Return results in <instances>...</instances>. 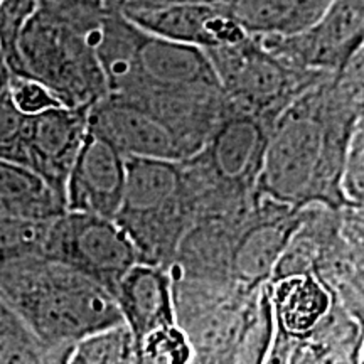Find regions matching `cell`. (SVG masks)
<instances>
[{
  "mask_svg": "<svg viewBox=\"0 0 364 364\" xmlns=\"http://www.w3.org/2000/svg\"><path fill=\"white\" fill-rule=\"evenodd\" d=\"M364 113V49L295 98L273 122L257 194L294 209L348 208L346 152Z\"/></svg>",
  "mask_w": 364,
  "mask_h": 364,
  "instance_id": "cell-1",
  "label": "cell"
},
{
  "mask_svg": "<svg viewBox=\"0 0 364 364\" xmlns=\"http://www.w3.org/2000/svg\"><path fill=\"white\" fill-rule=\"evenodd\" d=\"M0 299L46 351L124 324L117 300L105 287L39 255L0 262Z\"/></svg>",
  "mask_w": 364,
  "mask_h": 364,
  "instance_id": "cell-2",
  "label": "cell"
},
{
  "mask_svg": "<svg viewBox=\"0 0 364 364\" xmlns=\"http://www.w3.org/2000/svg\"><path fill=\"white\" fill-rule=\"evenodd\" d=\"M103 17L75 21L38 7L17 43V76L43 83L63 107H95L110 93L97 54Z\"/></svg>",
  "mask_w": 364,
  "mask_h": 364,
  "instance_id": "cell-3",
  "label": "cell"
},
{
  "mask_svg": "<svg viewBox=\"0 0 364 364\" xmlns=\"http://www.w3.org/2000/svg\"><path fill=\"white\" fill-rule=\"evenodd\" d=\"M204 53L230 110L260 118L270 125L304 91L329 76L290 66L253 36Z\"/></svg>",
  "mask_w": 364,
  "mask_h": 364,
  "instance_id": "cell-4",
  "label": "cell"
},
{
  "mask_svg": "<svg viewBox=\"0 0 364 364\" xmlns=\"http://www.w3.org/2000/svg\"><path fill=\"white\" fill-rule=\"evenodd\" d=\"M41 257L80 272L112 295L122 277L139 263L134 243L115 220L73 211L49 220Z\"/></svg>",
  "mask_w": 364,
  "mask_h": 364,
  "instance_id": "cell-5",
  "label": "cell"
},
{
  "mask_svg": "<svg viewBox=\"0 0 364 364\" xmlns=\"http://www.w3.org/2000/svg\"><path fill=\"white\" fill-rule=\"evenodd\" d=\"M260 39L290 66L334 75L363 51L364 0H332L321 19L302 33Z\"/></svg>",
  "mask_w": 364,
  "mask_h": 364,
  "instance_id": "cell-6",
  "label": "cell"
},
{
  "mask_svg": "<svg viewBox=\"0 0 364 364\" xmlns=\"http://www.w3.org/2000/svg\"><path fill=\"white\" fill-rule=\"evenodd\" d=\"M300 223V211L257 194L253 215L231 250V280L245 290L268 284Z\"/></svg>",
  "mask_w": 364,
  "mask_h": 364,
  "instance_id": "cell-7",
  "label": "cell"
},
{
  "mask_svg": "<svg viewBox=\"0 0 364 364\" xmlns=\"http://www.w3.org/2000/svg\"><path fill=\"white\" fill-rule=\"evenodd\" d=\"M90 108L56 107L26 117L24 167L65 203V188L86 132Z\"/></svg>",
  "mask_w": 364,
  "mask_h": 364,
  "instance_id": "cell-8",
  "label": "cell"
},
{
  "mask_svg": "<svg viewBox=\"0 0 364 364\" xmlns=\"http://www.w3.org/2000/svg\"><path fill=\"white\" fill-rule=\"evenodd\" d=\"M272 125L243 113L230 112L196 157L226 188L252 194L257 191Z\"/></svg>",
  "mask_w": 364,
  "mask_h": 364,
  "instance_id": "cell-9",
  "label": "cell"
},
{
  "mask_svg": "<svg viewBox=\"0 0 364 364\" xmlns=\"http://www.w3.org/2000/svg\"><path fill=\"white\" fill-rule=\"evenodd\" d=\"M118 12L147 34L196 46L203 51L236 44L247 38L240 26L228 16L221 0L215 4L127 7Z\"/></svg>",
  "mask_w": 364,
  "mask_h": 364,
  "instance_id": "cell-10",
  "label": "cell"
},
{
  "mask_svg": "<svg viewBox=\"0 0 364 364\" xmlns=\"http://www.w3.org/2000/svg\"><path fill=\"white\" fill-rule=\"evenodd\" d=\"M124 188L125 157L88 130L66 181V211L115 220Z\"/></svg>",
  "mask_w": 364,
  "mask_h": 364,
  "instance_id": "cell-11",
  "label": "cell"
},
{
  "mask_svg": "<svg viewBox=\"0 0 364 364\" xmlns=\"http://www.w3.org/2000/svg\"><path fill=\"white\" fill-rule=\"evenodd\" d=\"M88 130L125 159L184 161L166 127L136 105L112 95L90 108Z\"/></svg>",
  "mask_w": 364,
  "mask_h": 364,
  "instance_id": "cell-12",
  "label": "cell"
},
{
  "mask_svg": "<svg viewBox=\"0 0 364 364\" xmlns=\"http://www.w3.org/2000/svg\"><path fill=\"white\" fill-rule=\"evenodd\" d=\"M188 216L193 220L184 196L181 161L125 159V188L117 223Z\"/></svg>",
  "mask_w": 364,
  "mask_h": 364,
  "instance_id": "cell-13",
  "label": "cell"
},
{
  "mask_svg": "<svg viewBox=\"0 0 364 364\" xmlns=\"http://www.w3.org/2000/svg\"><path fill=\"white\" fill-rule=\"evenodd\" d=\"M113 297L136 344L154 332L176 326L172 275L166 268L135 263L118 282Z\"/></svg>",
  "mask_w": 364,
  "mask_h": 364,
  "instance_id": "cell-14",
  "label": "cell"
},
{
  "mask_svg": "<svg viewBox=\"0 0 364 364\" xmlns=\"http://www.w3.org/2000/svg\"><path fill=\"white\" fill-rule=\"evenodd\" d=\"M247 36L290 38L321 19L332 0H221Z\"/></svg>",
  "mask_w": 364,
  "mask_h": 364,
  "instance_id": "cell-15",
  "label": "cell"
},
{
  "mask_svg": "<svg viewBox=\"0 0 364 364\" xmlns=\"http://www.w3.org/2000/svg\"><path fill=\"white\" fill-rule=\"evenodd\" d=\"M275 326L290 338L304 339L334 306L324 284L314 273H300L268 282Z\"/></svg>",
  "mask_w": 364,
  "mask_h": 364,
  "instance_id": "cell-16",
  "label": "cell"
},
{
  "mask_svg": "<svg viewBox=\"0 0 364 364\" xmlns=\"http://www.w3.org/2000/svg\"><path fill=\"white\" fill-rule=\"evenodd\" d=\"M65 211V203L39 176L0 159V216L48 221Z\"/></svg>",
  "mask_w": 364,
  "mask_h": 364,
  "instance_id": "cell-17",
  "label": "cell"
},
{
  "mask_svg": "<svg viewBox=\"0 0 364 364\" xmlns=\"http://www.w3.org/2000/svg\"><path fill=\"white\" fill-rule=\"evenodd\" d=\"M273 336H275V318L270 304V292H268V284H263L250 299L245 321L226 364H263L272 348Z\"/></svg>",
  "mask_w": 364,
  "mask_h": 364,
  "instance_id": "cell-18",
  "label": "cell"
},
{
  "mask_svg": "<svg viewBox=\"0 0 364 364\" xmlns=\"http://www.w3.org/2000/svg\"><path fill=\"white\" fill-rule=\"evenodd\" d=\"M136 343L125 324L91 334L66 349L61 364H136Z\"/></svg>",
  "mask_w": 364,
  "mask_h": 364,
  "instance_id": "cell-19",
  "label": "cell"
},
{
  "mask_svg": "<svg viewBox=\"0 0 364 364\" xmlns=\"http://www.w3.org/2000/svg\"><path fill=\"white\" fill-rule=\"evenodd\" d=\"M46 358L41 341L0 299V364H46Z\"/></svg>",
  "mask_w": 364,
  "mask_h": 364,
  "instance_id": "cell-20",
  "label": "cell"
},
{
  "mask_svg": "<svg viewBox=\"0 0 364 364\" xmlns=\"http://www.w3.org/2000/svg\"><path fill=\"white\" fill-rule=\"evenodd\" d=\"M48 221L21 220L0 216V262L19 257H33L43 250Z\"/></svg>",
  "mask_w": 364,
  "mask_h": 364,
  "instance_id": "cell-21",
  "label": "cell"
},
{
  "mask_svg": "<svg viewBox=\"0 0 364 364\" xmlns=\"http://www.w3.org/2000/svg\"><path fill=\"white\" fill-rule=\"evenodd\" d=\"M38 11L36 0H4L0 4V48L7 59L12 76L19 75L17 43L26 22Z\"/></svg>",
  "mask_w": 364,
  "mask_h": 364,
  "instance_id": "cell-22",
  "label": "cell"
},
{
  "mask_svg": "<svg viewBox=\"0 0 364 364\" xmlns=\"http://www.w3.org/2000/svg\"><path fill=\"white\" fill-rule=\"evenodd\" d=\"M341 193L348 208L363 209L364 204V130H356L346 152Z\"/></svg>",
  "mask_w": 364,
  "mask_h": 364,
  "instance_id": "cell-23",
  "label": "cell"
},
{
  "mask_svg": "<svg viewBox=\"0 0 364 364\" xmlns=\"http://www.w3.org/2000/svg\"><path fill=\"white\" fill-rule=\"evenodd\" d=\"M7 93L14 107L26 117L38 115L49 108L63 107L43 83L27 76H12Z\"/></svg>",
  "mask_w": 364,
  "mask_h": 364,
  "instance_id": "cell-24",
  "label": "cell"
},
{
  "mask_svg": "<svg viewBox=\"0 0 364 364\" xmlns=\"http://www.w3.org/2000/svg\"><path fill=\"white\" fill-rule=\"evenodd\" d=\"M36 2L44 11L85 22L100 21L110 11L105 6V0H36Z\"/></svg>",
  "mask_w": 364,
  "mask_h": 364,
  "instance_id": "cell-25",
  "label": "cell"
},
{
  "mask_svg": "<svg viewBox=\"0 0 364 364\" xmlns=\"http://www.w3.org/2000/svg\"><path fill=\"white\" fill-rule=\"evenodd\" d=\"M294 344H295V339L290 338L287 332H284L275 326V336H273L272 348L270 351H268L267 359L263 364H287L289 363Z\"/></svg>",
  "mask_w": 364,
  "mask_h": 364,
  "instance_id": "cell-26",
  "label": "cell"
},
{
  "mask_svg": "<svg viewBox=\"0 0 364 364\" xmlns=\"http://www.w3.org/2000/svg\"><path fill=\"white\" fill-rule=\"evenodd\" d=\"M321 363V354L311 341L295 339V344L290 353L289 363L287 364H318Z\"/></svg>",
  "mask_w": 364,
  "mask_h": 364,
  "instance_id": "cell-27",
  "label": "cell"
},
{
  "mask_svg": "<svg viewBox=\"0 0 364 364\" xmlns=\"http://www.w3.org/2000/svg\"><path fill=\"white\" fill-rule=\"evenodd\" d=\"M220 0H125L117 11L127 7H144V6H164V4H215Z\"/></svg>",
  "mask_w": 364,
  "mask_h": 364,
  "instance_id": "cell-28",
  "label": "cell"
},
{
  "mask_svg": "<svg viewBox=\"0 0 364 364\" xmlns=\"http://www.w3.org/2000/svg\"><path fill=\"white\" fill-rule=\"evenodd\" d=\"M11 78H12V73L9 70L7 59L4 56L2 48H0V98L7 95L9 85H11Z\"/></svg>",
  "mask_w": 364,
  "mask_h": 364,
  "instance_id": "cell-29",
  "label": "cell"
},
{
  "mask_svg": "<svg viewBox=\"0 0 364 364\" xmlns=\"http://www.w3.org/2000/svg\"><path fill=\"white\" fill-rule=\"evenodd\" d=\"M4 2V0H0V4H2Z\"/></svg>",
  "mask_w": 364,
  "mask_h": 364,
  "instance_id": "cell-30",
  "label": "cell"
}]
</instances>
